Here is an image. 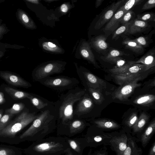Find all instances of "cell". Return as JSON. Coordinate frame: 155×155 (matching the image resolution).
I'll list each match as a JSON object with an SVG mask.
<instances>
[{
  "mask_svg": "<svg viewBox=\"0 0 155 155\" xmlns=\"http://www.w3.org/2000/svg\"><path fill=\"white\" fill-rule=\"evenodd\" d=\"M55 117L49 110L38 115L31 125L20 137V139L31 138L37 141L44 138L55 128Z\"/></svg>",
  "mask_w": 155,
  "mask_h": 155,
  "instance_id": "cell-1",
  "label": "cell"
},
{
  "mask_svg": "<svg viewBox=\"0 0 155 155\" xmlns=\"http://www.w3.org/2000/svg\"><path fill=\"white\" fill-rule=\"evenodd\" d=\"M70 148L64 138L49 137L36 141L30 150L32 155H61Z\"/></svg>",
  "mask_w": 155,
  "mask_h": 155,
  "instance_id": "cell-2",
  "label": "cell"
},
{
  "mask_svg": "<svg viewBox=\"0 0 155 155\" xmlns=\"http://www.w3.org/2000/svg\"><path fill=\"white\" fill-rule=\"evenodd\" d=\"M85 92L84 90L75 87L61 96L58 103V117L62 124L69 125L73 121L74 104L82 98Z\"/></svg>",
  "mask_w": 155,
  "mask_h": 155,
  "instance_id": "cell-3",
  "label": "cell"
},
{
  "mask_svg": "<svg viewBox=\"0 0 155 155\" xmlns=\"http://www.w3.org/2000/svg\"><path fill=\"white\" fill-rule=\"evenodd\" d=\"M35 112L27 111L22 112L13 121L9 122L2 130H0V136L14 137L16 134L37 117Z\"/></svg>",
  "mask_w": 155,
  "mask_h": 155,
  "instance_id": "cell-4",
  "label": "cell"
},
{
  "mask_svg": "<svg viewBox=\"0 0 155 155\" xmlns=\"http://www.w3.org/2000/svg\"><path fill=\"white\" fill-rule=\"evenodd\" d=\"M66 62L60 61H51L43 63L38 66L32 73L33 79L39 81L49 75L61 73L65 69Z\"/></svg>",
  "mask_w": 155,
  "mask_h": 155,
  "instance_id": "cell-5",
  "label": "cell"
},
{
  "mask_svg": "<svg viewBox=\"0 0 155 155\" xmlns=\"http://www.w3.org/2000/svg\"><path fill=\"white\" fill-rule=\"evenodd\" d=\"M38 81L42 85L56 90H66L74 88L79 82L76 78L65 76L47 77Z\"/></svg>",
  "mask_w": 155,
  "mask_h": 155,
  "instance_id": "cell-6",
  "label": "cell"
},
{
  "mask_svg": "<svg viewBox=\"0 0 155 155\" xmlns=\"http://www.w3.org/2000/svg\"><path fill=\"white\" fill-rule=\"evenodd\" d=\"M95 129L88 131L84 139L87 146L96 147L109 145L112 138L111 133L104 132L95 126Z\"/></svg>",
  "mask_w": 155,
  "mask_h": 155,
  "instance_id": "cell-7",
  "label": "cell"
},
{
  "mask_svg": "<svg viewBox=\"0 0 155 155\" xmlns=\"http://www.w3.org/2000/svg\"><path fill=\"white\" fill-rule=\"evenodd\" d=\"M112 138L109 145L116 155H123L126 149L130 133L125 130L120 132L111 133Z\"/></svg>",
  "mask_w": 155,
  "mask_h": 155,
  "instance_id": "cell-8",
  "label": "cell"
},
{
  "mask_svg": "<svg viewBox=\"0 0 155 155\" xmlns=\"http://www.w3.org/2000/svg\"><path fill=\"white\" fill-rule=\"evenodd\" d=\"M77 74L81 80H85L88 87L101 90L106 88V83L103 80L91 73L82 66L75 64Z\"/></svg>",
  "mask_w": 155,
  "mask_h": 155,
  "instance_id": "cell-9",
  "label": "cell"
},
{
  "mask_svg": "<svg viewBox=\"0 0 155 155\" xmlns=\"http://www.w3.org/2000/svg\"><path fill=\"white\" fill-rule=\"evenodd\" d=\"M147 74L137 77L124 84L116 90L114 93V98L123 101L127 98L134 89L140 87L141 84L137 82L145 78Z\"/></svg>",
  "mask_w": 155,
  "mask_h": 155,
  "instance_id": "cell-10",
  "label": "cell"
},
{
  "mask_svg": "<svg viewBox=\"0 0 155 155\" xmlns=\"http://www.w3.org/2000/svg\"><path fill=\"white\" fill-rule=\"evenodd\" d=\"M124 0H120L114 2L107 8L100 16L94 26V28L100 29L106 23L109 21L116 12L117 9Z\"/></svg>",
  "mask_w": 155,
  "mask_h": 155,
  "instance_id": "cell-11",
  "label": "cell"
},
{
  "mask_svg": "<svg viewBox=\"0 0 155 155\" xmlns=\"http://www.w3.org/2000/svg\"><path fill=\"white\" fill-rule=\"evenodd\" d=\"M0 77L9 84L12 85L25 88L31 86L28 82L18 75L6 72H0Z\"/></svg>",
  "mask_w": 155,
  "mask_h": 155,
  "instance_id": "cell-12",
  "label": "cell"
},
{
  "mask_svg": "<svg viewBox=\"0 0 155 155\" xmlns=\"http://www.w3.org/2000/svg\"><path fill=\"white\" fill-rule=\"evenodd\" d=\"M151 27L147 22L136 18L131 21L125 34L134 35L138 33H148L150 30Z\"/></svg>",
  "mask_w": 155,
  "mask_h": 155,
  "instance_id": "cell-13",
  "label": "cell"
},
{
  "mask_svg": "<svg viewBox=\"0 0 155 155\" xmlns=\"http://www.w3.org/2000/svg\"><path fill=\"white\" fill-rule=\"evenodd\" d=\"M107 36L100 35L92 38L89 45L99 53L105 55L109 49L108 44L106 42Z\"/></svg>",
  "mask_w": 155,
  "mask_h": 155,
  "instance_id": "cell-14",
  "label": "cell"
},
{
  "mask_svg": "<svg viewBox=\"0 0 155 155\" xmlns=\"http://www.w3.org/2000/svg\"><path fill=\"white\" fill-rule=\"evenodd\" d=\"M126 12L122 10L119 9L115 13L111 19L103 29L104 32L107 37L118 28L121 18Z\"/></svg>",
  "mask_w": 155,
  "mask_h": 155,
  "instance_id": "cell-15",
  "label": "cell"
},
{
  "mask_svg": "<svg viewBox=\"0 0 155 155\" xmlns=\"http://www.w3.org/2000/svg\"><path fill=\"white\" fill-rule=\"evenodd\" d=\"M94 106L93 101L88 95L85 94L82 98L79 101L74 114L80 116L88 112Z\"/></svg>",
  "mask_w": 155,
  "mask_h": 155,
  "instance_id": "cell-16",
  "label": "cell"
},
{
  "mask_svg": "<svg viewBox=\"0 0 155 155\" xmlns=\"http://www.w3.org/2000/svg\"><path fill=\"white\" fill-rule=\"evenodd\" d=\"M79 46V53L82 58L92 64L95 67L100 68L96 61L89 44L86 41H83L81 42Z\"/></svg>",
  "mask_w": 155,
  "mask_h": 155,
  "instance_id": "cell-17",
  "label": "cell"
},
{
  "mask_svg": "<svg viewBox=\"0 0 155 155\" xmlns=\"http://www.w3.org/2000/svg\"><path fill=\"white\" fill-rule=\"evenodd\" d=\"M132 64L141 63L146 66V70L148 71L155 66V49L154 47L148 51L137 61H131Z\"/></svg>",
  "mask_w": 155,
  "mask_h": 155,
  "instance_id": "cell-18",
  "label": "cell"
},
{
  "mask_svg": "<svg viewBox=\"0 0 155 155\" xmlns=\"http://www.w3.org/2000/svg\"><path fill=\"white\" fill-rule=\"evenodd\" d=\"M155 131V120L152 121L139 136L142 145L145 147L149 143Z\"/></svg>",
  "mask_w": 155,
  "mask_h": 155,
  "instance_id": "cell-19",
  "label": "cell"
},
{
  "mask_svg": "<svg viewBox=\"0 0 155 155\" xmlns=\"http://www.w3.org/2000/svg\"><path fill=\"white\" fill-rule=\"evenodd\" d=\"M40 44L41 48L45 51L54 54H63L64 52L61 47L54 41L48 40H42Z\"/></svg>",
  "mask_w": 155,
  "mask_h": 155,
  "instance_id": "cell-20",
  "label": "cell"
},
{
  "mask_svg": "<svg viewBox=\"0 0 155 155\" xmlns=\"http://www.w3.org/2000/svg\"><path fill=\"white\" fill-rule=\"evenodd\" d=\"M94 124L97 127L102 130H112L120 128V126L115 121L111 120L102 119L96 120Z\"/></svg>",
  "mask_w": 155,
  "mask_h": 155,
  "instance_id": "cell-21",
  "label": "cell"
},
{
  "mask_svg": "<svg viewBox=\"0 0 155 155\" xmlns=\"http://www.w3.org/2000/svg\"><path fill=\"white\" fill-rule=\"evenodd\" d=\"M149 119V117L145 113L142 112L140 114L136 123L132 128V135L133 136H137L138 134H141Z\"/></svg>",
  "mask_w": 155,
  "mask_h": 155,
  "instance_id": "cell-22",
  "label": "cell"
},
{
  "mask_svg": "<svg viewBox=\"0 0 155 155\" xmlns=\"http://www.w3.org/2000/svg\"><path fill=\"white\" fill-rule=\"evenodd\" d=\"M142 153L141 149L137 146L135 138L131 135L128 139L127 147L123 155H141Z\"/></svg>",
  "mask_w": 155,
  "mask_h": 155,
  "instance_id": "cell-23",
  "label": "cell"
},
{
  "mask_svg": "<svg viewBox=\"0 0 155 155\" xmlns=\"http://www.w3.org/2000/svg\"><path fill=\"white\" fill-rule=\"evenodd\" d=\"M122 44L126 49H129L138 54H142L144 52V49L135 40L128 38H125L122 42Z\"/></svg>",
  "mask_w": 155,
  "mask_h": 155,
  "instance_id": "cell-24",
  "label": "cell"
},
{
  "mask_svg": "<svg viewBox=\"0 0 155 155\" xmlns=\"http://www.w3.org/2000/svg\"><path fill=\"white\" fill-rule=\"evenodd\" d=\"M146 71H147L146 66L145 65L135 64L131 65L124 73L119 75H115L120 77H125Z\"/></svg>",
  "mask_w": 155,
  "mask_h": 155,
  "instance_id": "cell-25",
  "label": "cell"
},
{
  "mask_svg": "<svg viewBox=\"0 0 155 155\" xmlns=\"http://www.w3.org/2000/svg\"><path fill=\"white\" fill-rule=\"evenodd\" d=\"M4 89L8 94L15 100L28 98L31 94L29 93L17 90L9 87H6Z\"/></svg>",
  "mask_w": 155,
  "mask_h": 155,
  "instance_id": "cell-26",
  "label": "cell"
},
{
  "mask_svg": "<svg viewBox=\"0 0 155 155\" xmlns=\"http://www.w3.org/2000/svg\"><path fill=\"white\" fill-rule=\"evenodd\" d=\"M155 100L154 95L149 94L141 96L134 101L136 104L144 106H148L153 103Z\"/></svg>",
  "mask_w": 155,
  "mask_h": 155,
  "instance_id": "cell-27",
  "label": "cell"
},
{
  "mask_svg": "<svg viewBox=\"0 0 155 155\" xmlns=\"http://www.w3.org/2000/svg\"><path fill=\"white\" fill-rule=\"evenodd\" d=\"M87 124L84 121L80 120H73L69 125V130L71 134H76L84 129Z\"/></svg>",
  "mask_w": 155,
  "mask_h": 155,
  "instance_id": "cell-28",
  "label": "cell"
},
{
  "mask_svg": "<svg viewBox=\"0 0 155 155\" xmlns=\"http://www.w3.org/2000/svg\"><path fill=\"white\" fill-rule=\"evenodd\" d=\"M101 58L104 61L115 64L117 66L115 68L122 67L125 65L128 62H126L125 60L120 57L105 58L104 56H101Z\"/></svg>",
  "mask_w": 155,
  "mask_h": 155,
  "instance_id": "cell-29",
  "label": "cell"
},
{
  "mask_svg": "<svg viewBox=\"0 0 155 155\" xmlns=\"http://www.w3.org/2000/svg\"><path fill=\"white\" fill-rule=\"evenodd\" d=\"M88 91L96 103L101 104L104 100V96L100 90L88 87Z\"/></svg>",
  "mask_w": 155,
  "mask_h": 155,
  "instance_id": "cell-30",
  "label": "cell"
},
{
  "mask_svg": "<svg viewBox=\"0 0 155 155\" xmlns=\"http://www.w3.org/2000/svg\"><path fill=\"white\" fill-rule=\"evenodd\" d=\"M138 117L136 112L132 113L125 122V125L127 128L126 131L130 133V130L136 123Z\"/></svg>",
  "mask_w": 155,
  "mask_h": 155,
  "instance_id": "cell-31",
  "label": "cell"
},
{
  "mask_svg": "<svg viewBox=\"0 0 155 155\" xmlns=\"http://www.w3.org/2000/svg\"><path fill=\"white\" fill-rule=\"evenodd\" d=\"M32 104L37 109H41L47 106L48 103L39 98L33 96L31 94L28 98Z\"/></svg>",
  "mask_w": 155,
  "mask_h": 155,
  "instance_id": "cell-32",
  "label": "cell"
},
{
  "mask_svg": "<svg viewBox=\"0 0 155 155\" xmlns=\"http://www.w3.org/2000/svg\"><path fill=\"white\" fill-rule=\"evenodd\" d=\"M70 148L78 153L81 155L82 153L83 149L86 147L81 145L76 140L73 139H68L67 140Z\"/></svg>",
  "mask_w": 155,
  "mask_h": 155,
  "instance_id": "cell-33",
  "label": "cell"
},
{
  "mask_svg": "<svg viewBox=\"0 0 155 155\" xmlns=\"http://www.w3.org/2000/svg\"><path fill=\"white\" fill-rule=\"evenodd\" d=\"M25 107V105L20 102L14 104L11 108L7 109L5 111V114L14 115L20 112Z\"/></svg>",
  "mask_w": 155,
  "mask_h": 155,
  "instance_id": "cell-34",
  "label": "cell"
},
{
  "mask_svg": "<svg viewBox=\"0 0 155 155\" xmlns=\"http://www.w3.org/2000/svg\"><path fill=\"white\" fill-rule=\"evenodd\" d=\"M143 0H130L127 1L119 9L127 12L134 6L141 3Z\"/></svg>",
  "mask_w": 155,
  "mask_h": 155,
  "instance_id": "cell-35",
  "label": "cell"
},
{
  "mask_svg": "<svg viewBox=\"0 0 155 155\" xmlns=\"http://www.w3.org/2000/svg\"><path fill=\"white\" fill-rule=\"evenodd\" d=\"M137 19L142 21H155V14L151 12H148L140 14L137 15Z\"/></svg>",
  "mask_w": 155,
  "mask_h": 155,
  "instance_id": "cell-36",
  "label": "cell"
},
{
  "mask_svg": "<svg viewBox=\"0 0 155 155\" xmlns=\"http://www.w3.org/2000/svg\"><path fill=\"white\" fill-rule=\"evenodd\" d=\"M131 21L122 25L116 29L114 32L112 39L116 40L123 34H125L127 31Z\"/></svg>",
  "mask_w": 155,
  "mask_h": 155,
  "instance_id": "cell-37",
  "label": "cell"
},
{
  "mask_svg": "<svg viewBox=\"0 0 155 155\" xmlns=\"http://www.w3.org/2000/svg\"><path fill=\"white\" fill-rule=\"evenodd\" d=\"M129 54L123 51L114 48H111L104 56L105 58L119 57L123 55L129 56Z\"/></svg>",
  "mask_w": 155,
  "mask_h": 155,
  "instance_id": "cell-38",
  "label": "cell"
},
{
  "mask_svg": "<svg viewBox=\"0 0 155 155\" xmlns=\"http://www.w3.org/2000/svg\"><path fill=\"white\" fill-rule=\"evenodd\" d=\"M135 16L134 12L130 10L126 12L122 16L120 21V23L122 25L129 22L132 20Z\"/></svg>",
  "mask_w": 155,
  "mask_h": 155,
  "instance_id": "cell-39",
  "label": "cell"
},
{
  "mask_svg": "<svg viewBox=\"0 0 155 155\" xmlns=\"http://www.w3.org/2000/svg\"><path fill=\"white\" fill-rule=\"evenodd\" d=\"M144 48L149 46L151 41L147 36H141L134 39Z\"/></svg>",
  "mask_w": 155,
  "mask_h": 155,
  "instance_id": "cell-40",
  "label": "cell"
},
{
  "mask_svg": "<svg viewBox=\"0 0 155 155\" xmlns=\"http://www.w3.org/2000/svg\"><path fill=\"white\" fill-rule=\"evenodd\" d=\"M13 115V114H5L2 116L0 119V130L7 125Z\"/></svg>",
  "mask_w": 155,
  "mask_h": 155,
  "instance_id": "cell-41",
  "label": "cell"
},
{
  "mask_svg": "<svg viewBox=\"0 0 155 155\" xmlns=\"http://www.w3.org/2000/svg\"><path fill=\"white\" fill-rule=\"evenodd\" d=\"M88 155H108L107 149L105 146L98 150L90 151Z\"/></svg>",
  "mask_w": 155,
  "mask_h": 155,
  "instance_id": "cell-42",
  "label": "cell"
},
{
  "mask_svg": "<svg viewBox=\"0 0 155 155\" xmlns=\"http://www.w3.org/2000/svg\"><path fill=\"white\" fill-rule=\"evenodd\" d=\"M0 155H17L12 149L0 147Z\"/></svg>",
  "mask_w": 155,
  "mask_h": 155,
  "instance_id": "cell-43",
  "label": "cell"
},
{
  "mask_svg": "<svg viewBox=\"0 0 155 155\" xmlns=\"http://www.w3.org/2000/svg\"><path fill=\"white\" fill-rule=\"evenodd\" d=\"M155 0H149L147 1L143 5L142 10H147L154 8Z\"/></svg>",
  "mask_w": 155,
  "mask_h": 155,
  "instance_id": "cell-44",
  "label": "cell"
},
{
  "mask_svg": "<svg viewBox=\"0 0 155 155\" xmlns=\"http://www.w3.org/2000/svg\"><path fill=\"white\" fill-rule=\"evenodd\" d=\"M71 6L68 3H65L62 4L60 7V10L63 13H66L68 12L71 8Z\"/></svg>",
  "mask_w": 155,
  "mask_h": 155,
  "instance_id": "cell-45",
  "label": "cell"
},
{
  "mask_svg": "<svg viewBox=\"0 0 155 155\" xmlns=\"http://www.w3.org/2000/svg\"><path fill=\"white\" fill-rule=\"evenodd\" d=\"M148 155H155V142L154 141L152 144Z\"/></svg>",
  "mask_w": 155,
  "mask_h": 155,
  "instance_id": "cell-46",
  "label": "cell"
},
{
  "mask_svg": "<svg viewBox=\"0 0 155 155\" xmlns=\"http://www.w3.org/2000/svg\"><path fill=\"white\" fill-rule=\"evenodd\" d=\"M5 101L3 93L0 92V104H4Z\"/></svg>",
  "mask_w": 155,
  "mask_h": 155,
  "instance_id": "cell-47",
  "label": "cell"
},
{
  "mask_svg": "<svg viewBox=\"0 0 155 155\" xmlns=\"http://www.w3.org/2000/svg\"><path fill=\"white\" fill-rule=\"evenodd\" d=\"M22 19L23 21L26 23L29 22V19L25 14H23L22 15Z\"/></svg>",
  "mask_w": 155,
  "mask_h": 155,
  "instance_id": "cell-48",
  "label": "cell"
},
{
  "mask_svg": "<svg viewBox=\"0 0 155 155\" xmlns=\"http://www.w3.org/2000/svg\"><path fill=\"white\" fill-rule=\"evenodd\" d=\"M104 0H97L95 2V7L98 8L102 3Z\"/></svg>",
  "mask_w": 155,
  "mask_h": 155,
  "instance_id": "cell-49",
  "label": "cell"
},
{
  "mask_svg": "<svg viewBox=\"0 0 155 155\" xmlns=\"http://www.w3.org/2000/svg\"><path fill=\"white\" fill-rule=\"evenodd\" d=\"M26 1L35 4H38L39 3V1L38 0H27Z\"/></svg>",
  "mask_w": 155,
  "mask_h": 155,
  "instance_id": "cell-50",
  "label": "cell"
},
{
  "mask_svg": "<svg viewBox=\"0 0 155 155\" xmlns=\"http://www.w3.org/2000/svg\"><path fill=\"white\" fill-rule=\"evenodd\" d=\"M66 153V155H74L71 151L70 148L68 149Z\"/></svg>",
  "mask_w": 155,
  "mask_h": 155,
  "instance_id": "cell-51",
  "label": "cell"
},
{
  "mask_svg": "<svg viewBox=\"0 0 155 155\" xmlns=\"http://www.w3.org/2000/svg\"><path fill=\"white\" fill-rule=\"evenodd\" d=\"M57 0H45L44 1L46 2L51 3L53 2L57 1Z\"/></svg>",
  "mask_w": 155,
  "mask_h": 155,
  "instance_id": "cell-52",
  "label": "cell"
},
{
  "mask_svg": "<svg viewBox=\"0 0 155 155\" xmlns=\"http://www.w3.org/2000/svg\"><path fill=\"white\" fill-rule=\"evenodd\" d=\"M3 109H0V119L3 116Z\"/></svg>",
  "mask_w": 155,
  "mask_h": 155,
  "instance_id": "cell-53",
  "label": "cell"
}]
</instances>
